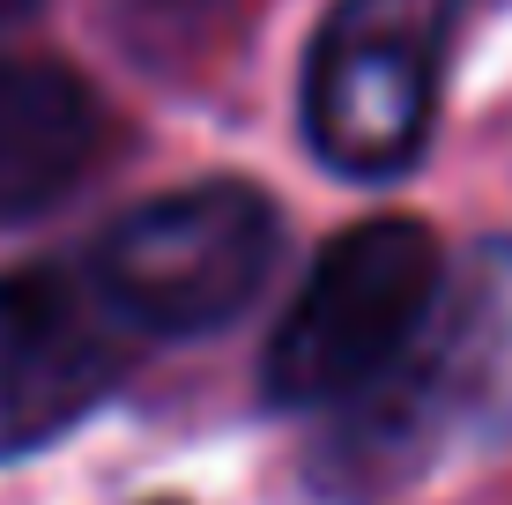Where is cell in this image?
Returning <instances> with one entry per match:
<instances>
[{
  "label": "cell",
  "mask_w": 512,
  "mask_h": 505,
  "mask_svg": "<svg viewBox=\"0 0 512 505\" xmlns=\"http://www.w3.org/2000/svg\"><path fill=\"white\" fill-rule=\"evenodd\" d=\"M104 112L90 82L38 52H0V223L38 216L90 179Z\"/></svg>",
  "instance_id": "cell-6"
},
{
  "label": "cell",
  "mask_w": 512,
  "mask_h": 505,
  "mask_svg": "<svg viewBox=\"0 0 512 505\" xmlns=\"http://www.w3.org/2000/svg\"><path fill=\"white\" fill-rule=\"evenodd\" d=\"M438 305V238L409 216L342 231L268 342V394L290 409H349L409 357Z\"/></svg>",
  "instance_id": "cell-2"
},
{
  "label": "cell",
  "mask_w": 512,
  "mask_h": 505,
  "mask_svg": "<svg viewBox=\"0 0 512 505\" xmlns=\"http://www.w3.org/2000/svg\"><path fill=\"white\" fill-rule=\"evenodd\" d=\"M512 446V246H475L461 283L438 290L409 357L342 409L334 483L409 491Z\"/></svg>",
  "instance_id": "cell-1"
},
{
  "label": "cell",
  "mask_w": 512,
  "mask_h": 505,
  "mask_svg": "<svg viewBox=\"0 0 512 505\" xmlns=\"http://www.w3.org/2000/svg\"><path fill=\"white\" fill-rule=\"evenodd\" d=\"M461 0H334L305 52V134L349 179H401L438 112Z\"/></svg>",
  "instance_id": "cell-3"
},
{
  "label": "cell",
  "mask_w": 512,
  "mask_h": 505,
  "mask_svg": "<svg viewBox=\"0 0 512 505\" xmlns=\"http://www.w3.org/2000/svg\"><path fill=\"white\" fill-rule=\"evenodd\" d=\"M275 208L260 186L216 179L119 216L97 246V290L119 320L156 335H208L238 320L275 275Z\"/></svg>",
  "instance_id": "cell-4"
},
{
  "label": "cell",
  "mask_w": 512,
  "mask_h": 505,
  "mask_svg": "<svg viewBox=\"0 0 512 505\" xmlns=\"http://www.w3.org/2000/svg\"><path fill=\"white\" fill-rule=\"evenodd\" d=\"M112 387V342L60 275H0V461L60 439Z\"/></svg>",
  "instance_id": "cell-5"
},
{
  "label": "cell",
  "mask_w": 512,
  "mask_h": 505,
  "mask_svg": "<svg viewBox=\"0 0 512 505\" xmlns=\"http://www.w3.org/2000/svg\"><path fill=\"white\" fill-rule=\"evenodd\" d=\"M30 8V0H0V23H15V15H23Z\"/></svg>",
  "instance_id": "cell-7"
}]
</instances>
